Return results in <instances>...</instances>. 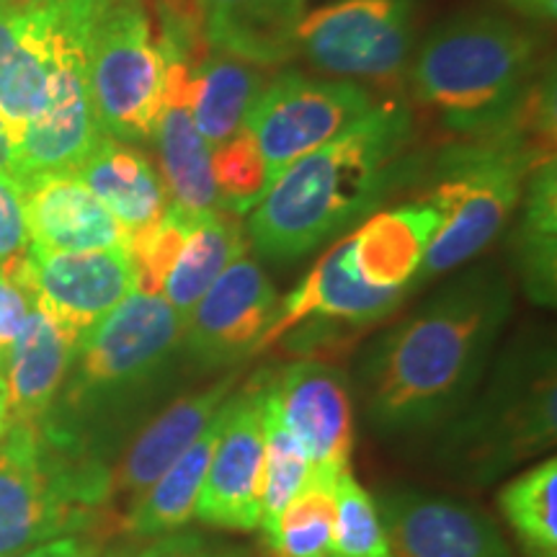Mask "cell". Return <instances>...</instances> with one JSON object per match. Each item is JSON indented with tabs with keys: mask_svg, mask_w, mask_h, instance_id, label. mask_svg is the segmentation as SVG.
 Listing matches in <instances>:
<instances>
[{
	"mask_svg": "<svg viewBox=\"0 0 557 557\" xmlns=\"http://www.w3.org/2000/svg\"><path fill=\"white\" fill-rule=\"evenodd\" d=\"M511 310V278L498 263L449 278L359 364L369 426L403 438L449 423L483 382Z\"/></svg>",
	"mask_w": 557,
	"mask_h": 557,
	"instance_id": "obj_1",
	"label": "cell"
},
{
	"mask_svg": "<svg viewBox=\"0 0 557 557\" xmlns=\"http://www.w3.org/2000/svg\"><path fill=\"white\" fill-rule=\"evenodd\" d=\"M418 165L410 109L403 101L380 103L274 181L250 209L248 243L263 259L295 261L374 212Z\"/></svg>",
	"mask_w": 557,
	"mask_h": 557,
	"instance_id": "obj_2",
	"label": "cell"
},
{
	"mask_svg": "<svg viewBox=\"0 0 557 557\" xmlns=\"http://www.w3.org/2000/svg\"><path fill=\"white\" fill-rule=\"evenodd\" d=\"M537 41L498 13H459L423 41L410 67L416 101L459 137L553 111L537 78Z\"/></svg>",
	"mask_w": 557,
	"mask_h": 557,
	"instance_id": "obj_3",
	"label": "cell"
},
{
	"mask_svg": "<svg viewBox=\"0 0 557 557\" xmlns=\"http://www.w3.org/2000/svg\"><path fill=\"white\" fill-rule=\"evenodd\" d=\"M184 331L186 320L163 295L129 292L81 338L58 395L62 413L45 416L41 423L96 455L90 449L96 426L114 429L160 398L181 354Z\"/></svg>",
	"mask_w": 557,
	"mask_h": 557,
	"instance_id": "obj_4",
	"label": "cell"
},
{
	"mask_svg": "<svg viewBox=\"0 0 557 557\" xmlns=\"http://www.w3.org/2000/svg\"><path fill=\"white\" fill-rule=\"evenodd\" d=\"M547 135L553 120L545 111L491 135L462 137L438 152L426 199L442 212V225L429 243L413 292L478 259L504 233L529 173L549 156Z\"/></svg>",
	"mask_w": 557,
	"mask_h": 557,
	"instance_id": "obj_5",
	"label": "cell"
},
{
	"mask_svg": "<svg viewBox=\"0 0 557 557\" xmlns=\"http://www.w3.org/2000/svg\"><path fill=\"white\" fill-rule=\"evenodd\" d=\"M462 410L444 423L438 462L462 485H487L545 455L557 438V369L547 341L521 338L500 354Z\"/></svg>",
	"mask_w": 557,
	"mask_h": 557,
	"instance_id": "obj_6",
	"label": "cell"
},
{
	"mask_svg": "<svg viewBox=\"0 0 557 557\" xmlns=\"http://www.w3.org/2000/svg\"><path fill=\"white\" fill-rule=\"evenodd\" d=\"M111 470L45 423H9L0 436V557L86 534L109 504Z\"/></svg>",
	"mask_w": 557,
	"mask_h": 557,
	"instance_id": "obj_7",
	"label": "cell"
},
{
	"mask_svg": "<svg viewBox=\"0 0 557 557\" xmlns=\"http://www.w3.org/2000/svg\"><path fill=\"white\" fill-rule=\"evenodd\" d=\"M75 45L86 58L99 129L129 145L150 139L165 101L169 62L145 0H114L90 18Z\"/></svg>",
	"mask_w": 557,
	"mask_h": 557,
	"instance_id": "obj_8",
	"label": "cell"
},
{
	"mask_svg": "<svg viewBox=\"0 0 557 557\" xmlns=\"http://www.w3.org/2000/svg\"><path fill=\"white\" fill-rule=\"evenodd\" d=\"M418 0H331L305 13L297 54L338 81L395 86L416 39Z\"/></svg>",
	"mask_w": 557,
	"mask_h": 557,
	"instance_id": "obj_9",
	"label": "cell"
},
{
	"mask_svg": "<svg viewBox=\"0 0 557 557\" xmlns=\"http://www.w3.org/2000/svg\"><path fill=\"white\" fill-rule=\"evenodd\" d=\"M374 109L372 94L351 81H320L282 73L267 83L248 114L267 191L299 158L344 135Z\"/></svg>",
	"mask_w": 557,
	"mask_h": 557,
	"instance_id": "obj_10",
	"label": "cell"
},
{
	"mask_svg": "<svg viewBox=\"0 0 557 557\" xmlns=\"http://www.w3.org/2000/svg\"><path fill=\"white\" fill-rule=\"evenodd\" d=\"M276 312L278 295L267 271L240 256L191 310L181 354L197 372H230L250 354H259Z\"/></svg>",
	"mask_w": 557,
	"mask_h": 557,
	"instance_id": "obj_11",
	"label": "cell"
},
{
	"mask_svg": "<svg viewBox=\"0 0 557 557\" xmlns=\"http://www.w3.org/2000/svg\"><path fill=\"white\" fill-rule=\"evenodd\" d=\"M263 385L284 426L302 444L312 480L336 483L354 451V400L346 374L320 359L263 369Z\"/></svg>",
	"mask_w": 557,
	"mask_h": 557,
	"instance_id": "obj_12",
	"label": "cell"
},
{
	"mask_svg": "<svg viewBox=\"0 0 557 557\" xmlns=\"http://www.w3.org/2000/svg\"><path fill=\"white\" fill-rule=\"evenodd\" d=\"M263 418L261 382L253 374L246 387L227 398V418L209 459L205 487L197 504L201 524L230 532L259 529L263 493Z\"/></svg>",
	"mask_w": 557,
	"mask_h": 557,
	"instance_id": "obj_13",
	"label": "cell"
},
{
	"mask_svg": "<svg viewBox=\"0 0 557 557\" xmlns=\"http://www.w3.org/2000/svg\"><path fill=\"white\" fill-rule=\"evenodd\" d=\"M24 259L37 308L52 315L75 338L86 336L129 292H135V269L124 248L67 253L26 246Z\"/></svg>",
	"mask_w": 557,
	"mask_h": 557,
	"instance_id": "obj_14",
	"label": "cell"
},
{
	"mask_svg": "<svg viewBox=\"0 0 557 557\" xmlns=\"http://www.w3.org/2000/svg\"><path fill=\"white\" fill-rule=\"evenodd\" d=\"M377 506L393 557H513L496 521L468 500L395 487Z\"/></svg>",
	"mask_w": 557,
	"mask_h": 557,
	"instance_id": "obj_15",
	"label": "cell"
},
{
	"mask_svg": "<svg viewBox=\"0 0 557 557\" xmlns=\"http://www.w3.org/2000/svg\"><path fill=\"white\" fill-rule=\"evenodd\" d=\"M54 78L45 109L18 132V181L37 173L75 171L103 132L90 107L86 58L75 41L62 37L54 24Z\"/></svg>",
	"mask_w": 557,
	"mask_h": 557,
	"instance_id": "obj_16",
	"label": "cell"
},
{
	"mask_svg": "<svg viewBox=\"0 0 557 557\" xmlns=\"http://www.w3.org/2000/svg\"><path fill=\"white\" fill-rule=\"evenodd\" d=\"M408 297V289H377L361 282L351 263V243L346 235L287 299H278V312L261 341L259 354L299 325L359 333L393 315Z\"/></svg>",
	"mask_w": 557,
	"mask_h": 557,
	"instance_id": "obj_17",
	"label": "cell"
},
{
	"mask_svg": "<svg viewBox=\"0 0 557 557\" xmlns=\"http://www.w3.org/2000/svg\"><path fill=\"white\" fill-rule=\"evenodd\" d=\"M235 385H238V369H230L207 387L169 403L137 431L120 465L111 470L109 500H120L124 517L148 493V487L197 442L222 403L235 393Z\"/></svg>",
	"mask_w": 557,
	"mask_h": 557,
	"instance_id": "obj_18",
	"label": "cell"
},
{
	"mask_svg": "<svg viewBox=\"0 0 557 557\" xmlns=\"http://www.w3.org/2000/svg\"><path fill=\"white\" fill-rule=\"evenodd\" d=\"M21 194L32 246L67 253L127 246L124 227L73 171L21 178Z\"/></svg>",
	"mask_w": 557,
	"mask_h": 557,
	"instance_id": "obj_19",
	"label": "cell"
},
{
	"mask_svg": "<svg viewBox=\"0 0 557 557\" xmlns=\"http://www.w3.org/2000/svg\"><path fill=\"white\" fill-rule=\"evenodd\" d=\"M81 338L34 305L3 361L9 423H39L65 387Z\"/></svg>",
	"mask_w": 557,
	"mask_h": 557,
	"instance_id": "obj_20",
	"label": "cell"
},
{
	"mask_svg": "<svg viewBox=\"0 0 557 557\" xmlns=\"http://www.w3.org/2000/svg\"><path fill=\"white\" fill-rule=\"evenodd\" d=\"M169 62L165 78V101L152 129L156 150L160 160V178L173 205L201 212V209H220L218 181L212 171V152L201 139L189 109V70L191 65L178 60Z\"/></svg>",
	"mask_w": 557,
	"mask_h": 557,
	"instance_id": "obj_21",
	"label": "cell"
},
{
	"mask_svg": "<svg viewBox=\"0 0 557 557\" xmlns=\"http://www.w3.org/2000/svg\"><path fill=\"white\" fill-rule=\"evenodd\" d=\"M438 225L442 212L429 199L369 218L348 235L351 263L361 282L377 289H408L413 295V278Z\"/></svg>",
	"mask_w": 557,
	"mask_h": 557,
	"instance_id": "obj_22",
	"label": "cell"
},
{
	"mask_svg": "<svg viewBox=\"0 0 557 557\" xmlns=\"http://www.w3.org/2000/svg\"><path fill=\"white\" fill-rule=\"evenodd\" d=\"M207 47L250 65L274 67L297 54L305 0H199Z\"/></svg>",
	"mask_w": 557,
	"mask_h": 557,
	"instance_id": "obj_23",
	"label": "cell"
},
{
	"mask_svg": "<svg viewBox=\"0 0 557 557\" xmlns=\"http://www.w3.org/2000/svg\"><path fill=\"white\" fill-rule=\"evenodd\" d=\"M73 173L109 209L127 238L156 225L171 205L160 171L152 169L150 158L137 145L114 137L103 135Z\"/></svg>",
	"mask_w": 557,
	"mask_h": 557,
	"instance_id": "obj_24",
	"label": "cell"
},
{
	"mask_svg": "<svg viewBox=\"0 0 557 557\" xmlns=\"http://www.w3.org/2000/svg\"><path fill=\"white\" fill-rule=\"evenodd\" d=\"M267 78L259 65L230 54L209 50L189 70V109L209 152L220 150L243 129H248V114L261 96Z\"/></svg>",
	"mask_w": 557,
	"mask_h": 557,
	"instance_id": "obj_25",
	"label": "cell"
},
{
	"mask_svg": "<svg viewBox=\"0 0 557 557\" xmlns=\"http://www.w3.org/2000/svg\"><path fill=\"white\" fill-rule=\"evenodd\" d=\"M227 418V400L212 416L205 431L197 436V442L181 455L169 470L148 487L137 506L127 517H122L124 532L137 540H156L163 534L178 532L197 517V504L205 487V478L209 470V459L218 447Z\"/></svg>",
	"mask_w": 557,
	"mask_h": 557,
	"instance_id": "obj_26",
	"label": "cell"
},
{
	"mask_svg": "<svg viewBox=\"0 0 557 557\" xmlns=\"http://www.w3.org/2000/svg\"><path fill=\"white\" fill-rule=\"evenodd\" d=\"M246 250L248 233L233 212L225 209L194 212L160 295L181 318L189 320L205 292L218 282L230 263L246 256Z\"/></svg>",
	"mask_w": 557,
	"mask_h": 557,
	"instance_id": "obj_27",
	"label": "cell"
},
{
	"mask_svg": "<svg viewBox=\"0 0 557 557\" xmlns=\"http://www.w3.org/2000/svg\"><path fill=\"white\" fill-rule=\"evenodd\" d=\"M517 267L521 287L534 305L553 308L557 299V169L553 156L529 173L521 194Z\"/></svg>",
	"mask_w": 557,
	"mask_h": 557,
	"instance_id": "obj_28",
	"label": "cell"
},
{
	"mask_svg": "<svg viewBox=\"0 0 557 557\" xmlns=\"http://www.w3.org/2000/svg\"><path fill=\"white\" fill-rule=\"evenodd\" d=\"M54 65V5L37 11L32 32L0 60V116L9 122L13 139L45 109L50 99Z\"/></svg>",
	"mask_w": 557,
	"mask_h": 557,
	"instance_id": "obj_29",
	"label": "cell"
},
{
	"mask_svg": "<svg viewBox=\"0 0 557 557\" xmlns=\"http://www.w3.org/2000/svg\"><path fill=\"white\" fill-rule=\"evenodd\" d=\"M498 506L524 557H557V459H542L500 487Z\"/></svg>",
	"mask_w": 557,
	"mask_h": 557,
	"instance_id": "obj_30",
	"label": "cell"
},
{
	"mask_svg": "<svg viewBox=\"0 0 557 557\" xmlns=\"http://www.w3.org/2000/svg\"><path fill=\"white\" fill-rule=\"evenodd\" d=\"M261 382V418H263V444H267V457H263V493H261V519L259 529L263 540L274 534L278 513L284 506L297 496L299 487L308 483L310 465L302 444L292 436L284 426L282 416L276 413L274 403L269 400L267 385H263V369L259 372Z\"/></svg>",
	"mask_w": 557,
	"mask_h": 557,
	"instance_id": "obj_31",
	"label": "cell"
},
{
	"mask_svg": "<svg viewBox=\"0 0 557 557\" xmlns=\"http://www.w3.org/2000/svg\"><path fill=\"white\" fill-rule=\"evenodd\" d=\"M336 517V483L312 480L278 513L274 534L267 545L276 557H320L333 547Z\"/></svg>",
	"mask_w": 557,
	"mask_h": 557,
	"instance_id": "obj_32",
	"label": "cell"
},
{
	"mask_svg": "<svg viewBox=\"0 0 557 557\" xmlns=\"http://www.w3.org/2000/svg\"><path fill=\"white\" fill-rule=\"evenodd\" d=\"M331 553L341 557H393L377 500L354 478L351 468L336 480Z\"/></svg>",
	"mask_w": 557,
	"mask_h": 557,
	"instance_id": "obj_33",
	"label": "cell"
},
{
	"mask_svg": "<svg viewBox=\"0 0 557 557\" xmlns=\"http://www.w3.org/2000/svg\"><path fill=\"white\" fill-rule=\"evenodd\" d=\"M24 250L0 261V374H3L5 354H9L13 341L24 329L34 305H37L34 302L29 274H26Z\"/></svg>",
	"mask_w": 557,
	"mask_h": 557,
	"instance_id": "obj_34",
	"label": "cell"
},
{
	"mask_svg": "<svg viewBox=\"0 0 557 557\" xmlns=\"http://www.w3.org/2000/svg\"><path fill=\"white\" fill-rule=\"evenodd\" d=\"M29 243L21 181L0 176V261L18 253Z\"/></svg>",
	"mask_w": 557,
	"mask_h": 557,
	"instance_id": "obj_35",
	"label": "cell"
},
{
	"mask_svg": "<svg viewBox=\"0 0 557 557\" xmlns=\"http://www.w3.org/2000/svg\"><path fill=\"white\" fill-rule=\"evenodd\" d=\"M135 557H243V553L201 532L178 529V532L150 540V545L139 549Z\"/></svg>",
	"mask_w": 557,
	"mask_h": 557,
	"instance_id": "obj_36",
	"label": "cell"
},
{
	"mask_svg": "<svg viewBox=\"0 0 557 557\" xmlns=\"http://www.w3.org/2000/svg\"><path fill=\"white\" fill-rule=\"evenodd\" d=\"M11 557H99V542L90 540L88 534H65V537H54L21 549Z\"/></svg>",
	"mask_w": 557,
	"mask_h": 557,
	"instance_id": "obj_37",
	"label": "cell"
},
{
	"mask_svg": "<svg viewBox=\"0 0 557 557\" xmlns=\"http://www.w3.org/2000/svg\"><path fill=\"white\" fill-rule=\"evenodd\" d=\"M0 176L18 178V152L11 132H0Z\"/></svg>",
	"mask_w": 557,
	"mask_h": 557,
	"instance_id": "obj_38",
	"label": "cell"
},
{
	"mask_svg": "<svg viewBox=\"0 0 557 557\" xmlns=\"http://www.w3.org/2000/svg\"><path fill=\"white\" fill-rule=\"evenodd\" d=\"M506 3L532 18H555L557 11V0H506Z\"/></svg>",
	"mask_w": 557,
	"mask_h": 557,
	"instance_id": "obj_39",
	"label": "cell"
},
{
	"mask_svg": "<svg viewBox=\"0 0 557 557\" xmlns=\"http://www.w3.org/2000/svg\"><path fill=\"white\" fill-rule=\"evenodd\" d=\"M160 11L173 13V16L186 18H201L199 0H160Z\"/></svg>",
	"mask_w": 557,
	"mask_h": 557,
	"instance_id": "obj_40",
	"label": "cell"
},
{
	"mask_svg": "<svg viewBox=\"0 0 557 557\" xmlns=\"http://www.w3.org/2000/svg\"><path fill=\"white\" fill-rule=\"evenodd\" d=\"M60 3V0H0L3 9H13V11H34V9H47V5Z\"/></svg>",
	"mask_w": 557,
	"mask_h": 557,
	"instance_id": "obj_41",
	"label": "cell"
},
{
	"mask_svg": "<svg viewBox=\"0 0 557 557\" xmlns=\"http://www.w3.org/2000/svg\"><path fill=\"white\" fill-rule=\"evenodd\" d=\"M0 408L9 413V406H5V382H3V374H0Z\"/></svg>",
	"mask_w": 557,
	"mask_h": 557,
	"instance_id": "obj_42",
	"label": "cell"
},
{
	"mask_svg": "<svg viewBox=\"0 0 557 557\" xmlns=\"http://www.w3.org/2000/svg\"><path fill=\"white\" fill-rule=\"evenodd\" d=\"M5 429H9V413H5V410L0 408V436L5 434Z\"/></svg>",
	"mask_w": 557,
	"mask_h": 557,
	"instance_id": "obj_43",
	"label": "cell"
},
{
	"mask_svg": "<svg viewBox=\"0 0 557 557\" xmlns=\"http://www.w3.org/2000/svg\"><path fill=\"white\" fill-rule=\"evenodd\" d=\"M0 132H11V127H9V122L3 120V116H0Z\"/></svg>",
	"mask_w": 557,
	"mask_h": 557,
	"instance_id": "obj_44",
	"label": "cell"
},
{
	"mask_svg": "<svg viewBox=\"0 0 557 557\" xmlns=\"http://www.w3.org/2000/svg\"><path fill=\"white\" fill-rule=\"evenodd\" d=\"M320 557H341V555H336V553H329V555H320Z\"/></svg>",
	"mask_w": 557,
	"mask_h": 557,
	"instance_id": "obj_45",
	"label": "cell"
}]
</instances>
